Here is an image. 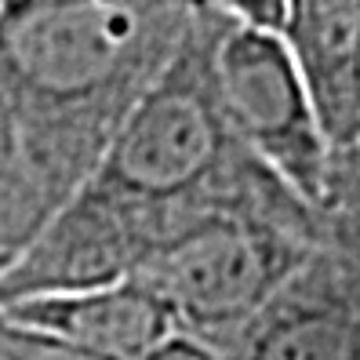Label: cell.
Here are the masks:
<instances>
[{"label":"cell","instance_id":"9c48e42d","mask_svg":"<svg viewBox=\"0 0 360 360\" xmlns=\"http://www.w3.org/2000/svg\"><path fill=\"white\" fill-rule=\"evenodd\" d=\"M0 360H98V356L70 349L48 335H37L0 316Z\"/></svg>","mask_w":360,"mask_h":360},{"label":"cell","instance_id":"4fadbf2b","mask_svg":"<svg viewBox=\"0 0 360 360\" xmlns=\"http://www.w3.org/2000/svg\"><path fill=\"white\" fill-rule=\"evenodd\" d=\"M142 360H222V356L211 353L204 342H197V338L175 331L172 338H164V342H160L153 353H146Z\"/></svg>","mask_w":360,"mask_h":360},{"label":"cell","instance_id":"8fae6325","mask_svg":"<svg viewBox=\"0 0 360 360\" xmlns=\"http://www.w3.org/2000/svg\"><path fill=\"white\" fill-rule=\"evenodd\" d=\"M324 244L360 288V211H342V207L324 211Z\"/></svg>","mask_w":360,"mask_h":360},{"label":"cell","instance_id":"ba28073f","mask_svg":"<svg viewBox=\"0 0 360 360\" xmlns=\"http://www.w3.org/2000/svg\"><path fill=\"white\" fill-rule=\"evenodd\" d=\"M51 215L55 204L33 179L8 120L0 117V273L33 244Z\"/></svg>","mask_w":360,"mask_h":360},{"label":"cell","instance_id":"3957f363","mask_svg":"<svg viewBox=\"0 0 360 360\" xmlns=\"http://www.w3.org/2000/svg\"><path fill=\"white\" fill-rule=\"evenodd\" d=\"M324 237V211L269 167L146 251L128 281L153 291L182 335L226 353Z\"/></svg>","mask_w":360,"mask_h":360},{"label":"cell","instance_id":"30bf717a","mask_svg":"<svg viewBox=\"0 0 360 360\" xmlns=\"http://www.w3.org/2000/svg\"><path fill=\"white\" fill-rule=\"evenodd\" d=\"M342 207V211H360V139L331 153L328 164V200L324 211Z\"/></svg>","mask_w":360,"mask_h":360},{"label":"cell","instance_id":"277c9868","mask_svg":"<svg viewBox=\"0 0 360 360\" xmlns=\"http://www.w3.org/2000/svg\"><path fill=\"white\" fill-rule=\"evenodd\" d=\"M211 88L233 142L324 211L331 146L284 40L229 22L211 55Z\"/></svg>","mask_w":360,"mask_h":360},{"label":"cell","instance_id":"8992f818","mask_svg":"<svg viewBox=\"0 0 360 360\" xmlns=\"http://www.w3.org/2000/svg\"><path fill=\"white\" fill-rule=\"evenodd\" d=\"M0 316L98 360H142L179 331L167 306L135 281L66 295H37L0 306Z\"/></svg>","mask_w":360,"mask_h":360},{"label":"cell","instance_id":"7c38bea8","mask_svg":"<svg viewBox=\"0 0 360 360\" xmlns=\"http://www.w3.org/2000/svg\"><path fill=\"white\" fill-rule=\"evenodd\" d=\"M211 4H219L233 22H240V26L277 33L281 22H284L288 0H211Z\"/></svg>","mask_w":360,"mask_h":360},{"label":"cell","instance_id":"5b68a950","mask_svg":"<svg viewBox=\"0 0 360 360\" xmlns=\"http://www.w3.org/2000/svg\"><path fill=\"white\" fill-rule=\"evenodd\" d=\"M222 360H360V288L324 237Z\"/></svg>","mask_w":360,"mask_h":360},{"label":"cell","instance_id":"7a4b0ae2","mask_svg":"<svg viewBox=\"0 0 360 360\" xmlns=\"http://www.w3.org/2000/svg\"><path fill=\"white\" fill-rule=\"evenodd\" d=\"M200 0H0V117L55 211L179 51Z\"/></svg>","mask_w":360,"mask_h":360},{"label":"cell","instance_id":"52a82bcc","mask_svg":"<svg viewBox=\"0 0 360 360\" xmlns=\"http://www.w3.org/2000/svg\"><path fill=\"white\" fill-rule=\"evenodd\" d=\"M335 150L360 139V0H288L277 30Z\"/></svg>","mask_w":360,"mask_h":360},{"label":"cell","instance_id":"6da1fadb","mask_svg":"<svg viewBox=\"0 0 360 360\" xmlns=\"http://www.w3.org/2000/svg\"><path fill=\"white\" fill-rule=\"evenodd\" d=\"M233 18L200 0L179 51L120 120L91 175L0 273V306L128 281L146 251L266 167L233 142L211 55Z\"/></svg>","mask_w":360,"mask_h":360}]
</instances>
